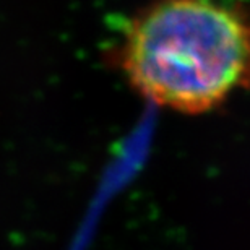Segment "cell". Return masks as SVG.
<instances>
[{"mask_svg":"<svg viewBox=\"0 0 250 250\" xmlns=\"http://www.w3.org/2000/svg\"><path fill=\"white\" fill-rule=\"evenodd\" d=\"M121 67L159 107L213 111L250 88V13L234 0H156L125 29Z\"/></svg>","mask_w":250,"mask_h":250,"instance_id":"obj_1","label":"cell"}]
</instances>
